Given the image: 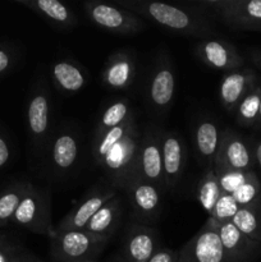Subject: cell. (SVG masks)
<instances>
[{"label": "cell", "mask_w": 261, "mask_h": 262, "mask_svg": "<svg viewBox=\"0 0 261 262\" xmlns=\"http://www.w3.org/2000/svg\"><path fill=\"white\" fill-rule=\"evenodd\" d=\"M117 4L177 35L197 37L200 40L215 35L210 18L199 8H192V5L145 0H118Z\"/></svg>", "instance_id": "1"}, {"label": "cell", "mask_w": 261, "mask_h": 262, "mask_svg": "<svg viewBox=\"0 0 261 262\" xmlns=\"http://www.w3.org/2000/svg\"><path fill=\"white\" fill-rule=\"evenodd\" d=\"M27 129L36 158L45 156L54 135L53 101L45 78H38L31 90L27 102Z\"/></svg>", "instance_id": "2"}, {"label": "cell", "mask_w": 261, "mask_h": 262, "mask_svg": "<svg viewBox=\"0 0 261 262\" xmlns=\"http://www.w3.org/2000/svg\"><path fill=\"white\" fill-rule=\"evenodd\" d=\"M141 135L142 132L135 118L124 136L113 146L100 164V168L105 171V179L119 191H123L125 184L135 177Z\"/></svg>", "instance_id": "3"}, {"label": "cell", "mask_w": 261, "mask_h": 262, "mask_svg": "<svg viewBox=\"0 0 261 262\" xmlns=\"http://www.w3.org/2000/svg\"><path fill=\"white\" fill-rule=\"evenodd\" d=\"M50 239V257L53 262L99 260L110 237L96 235L86 230H55Z\"/></svg>", "instance_id": "4"}, {"label": "cell", "mask_w": 261, "mask_h": 262, "mask_svg": "<svg viewBox=\"0 0 261 262\" xmlns=\"http://www.w3.org/2000/svg\"><path fill=\"white\" fill-rule=\"evenodd\" d=\"M82 155L81 133L71 124L55 130L46 151L48 169L55 179L69 178L76 171Z\"/></svg>", "instance_id": "5"}, {"label": "cell", "mask_w": 261, "mask_h": 262, "mask_svg": "<svg viewBox=\"0 0 261 262\" xmlns=\"http://www.w3.org/2000/svg\"><path fill=\"white\" fill-rule=\"evenodd\" d=\"M12 222L36 234L50 237L55 229L51 216L50 188L31 187L18 206Z\"/></svg>", "instance_id": "6"}, {"label": "cell", "mask_w": 261, "mask_h": 262, "mask_svg": "<svg viewBox=\"0 0 261 262\" xmlns=\"http://www.w3.org/2000/svg\"><path fill=\"white\" fill-rule=\"evenodd\" d=\"M176 94V72L166 53H159L151 69L146 89V101L150 112L161 118L168 114Z\"/></svg>", "instance_id": "7"}, {"label": "cell", "mask_w": 261, "mask_h": 262, "mask_svg": "<svg viewBox=\"0 0 261 262\" xmlns=\"http://www.w3.org/2000/svg\"><path fill=\"white\" fill-rule=\"evenodd\" d=\"M84 12L90 22L115 35H135L146 27L142 18L135 13L104 2H86Z\"/></svg>", "instance_id": "8"}, {"label": "cell", "mask_w": 261, "mask_h": 262, "mask_svg": "<svg viewBox=\"0 0 261 262\" xmlns=\"http://www.w3.org/2000/svg\"><path fill=\"white\" fill-rule=\"evenodd\" d=\"M161 135H163V129L153 124L146 125L145 129L142 130L135 177L150 182L159 187L161 191H164L165 184H164L163 173Z\"/></svg>", "instance_id": "9"}, {"label": "cell", "mask_w": 261, "mask_h": 262, "mask_svg": "<svg viewBox=\"0 0 261 262\" xmlns=\"http://www.w3.org/2000/svg\"><path fill=\"white\" fill-rule=\"evenodd\" d=\"M119 194V189L106 179L95 184L82 196L78 204L55 225V230H83L91 217L106 204L109 200Z\"/></svg>", "instance_id": "10"}, {"label": "cell", "mask_w": 261, "mask_h": 262, "mask_svg": "<svg viewBox=\"0 0 261 262\" xmlns=\"http://www.w3.org/2000/svg\"><path fill=\"white\" fill-rule=\"evenodd\" d=\"M215 170L227 169L237 171H255L252 142L230 128L222 133L219 150L214 161Z\"/></svg>", "instance_id": "11"}, {"label": "cell", "mask_w": 261, "mask_h": 262, "mask_svg": "<svg viewBox=\"0 0 261 262\" xmlns=\"http://www.w3.org/2000/svg\"><path fill=\"white\" fill-rule=\"evenodd\" d=\"M178 262H228L211 219L207 217L201 229L178 251Z\"/></svg>", "instance_id": "12"}, {"label": "cell", "mask_w": 261, "mask_h": 262, "mask_svg": "<svg viewBox=\"0 0 261 262\" xmlns=\"http://www.w3.org/2000/svg\"><path fill=\"white\" fill-rule=\"evenodd\" d=\"M194 54L205 66L225 73L245 66V59L233 43L214 36L200 40L194 46Z\"/></svg>", "instance_id": "13"}, {"label": "cell", "mask_w": 261, "mask_h": 262, "mask_svg": "<svg viewBox=\"0 0 261 262\" xmlns=\"http://www.w3.org/2000/svg\"><path fill=\"white\" fill-rule=\"evenodd\" d=\"M158 230L145 224H132L125 232L119 262H147L160 250Z\"/></svg>", "instance_id": "14"}, {"label": "cell", "mask_w": 261, "mask_h": 262, "mask_svg": "<svg viewBox=\"0 0 261 262\" xmlns=\"http://www.w3.org/2000/svg\"><path fill=\"white\" fill-rule=\"evenodd\" d=\"M125 194L136 219L145 223L155 222L161 209V189L155 184L135 177L125 184Z\"/></svg>", "instance_id": "15"}, {"label": "cell", "mask_w": 261, "mask_h": 262, "mask_svg": "<svg viewBox=\"0 0 261 262\" xmlns=\"http://www.w3.org/2000/svg\"><path fill=\"white\" fill-rule=\"evenodd\" d=\"M211 222L216 228L228 262H252L258 257L261 252L260 242L240 232L232 222L217 223L212 219Z\"/></svg>", "instance_id": "16"}, {"label": "cell", "mask_w": 261, "mask_h": 262, "mask_svg": "<svg viewBox=\"0 0 261 262\" xmlns=\"http://www.w3.org/2000/svg\"><path fill=\"white\" fill-rule=\"evenodd\" d=\"M222 133L217 123L207 115H201L192 128V143H193L194 156L200 165L205 169L214 166L219 150Z\"/></svg>", "instance_id": "17"}, {"label": "cell", "mask_w": 261, "mask_h": 262, "mask_svg": "<svg viewBox=\"0 0 261 262\" xmlns=\"http://www.w3.org/2000/svg\"><path fill=\"white\" fill-rule=\"evenodd\" d=\"M163 173L166 191H173L178 186L186 168L187 148L183 138L176 130H163Z\"/></svg>", "instance_id": "18"}, {"label": "cell", "mask_w": 261, "mask_h": 262, "mask_svg": "<svg viewBox=\"0 0 261 262\" xmlns=\"http://www.w3.org/2000/svg\"><path fill=\"white\" fill-rule=\"evenodd\" d=\"M216 17L234 30L261 32V0H223Z\"/></svg>", "instance_id": "19"}, {"label": "cell", "mask_w": 261, "mask_h": 262, "mask_svg": "<svg viewBox=\"0 0 261 262\" xmlns=\"http://www.w3.org/2000/svg\"><path fill=\"white\" fill-rule=\"evenodd\" d=\"M258 82L253 69L240 68L227 72L219 86V99L227 112L234 113L238 104Z\"/></svg>", "instance_id": "20"}, {"label": "cell", "mask_w": 261, "mask_h": 262, "mask_svg": "<svg viewBox=\"0 0 261 262\" xmlns=\"http://www.w3.org/2000/svg\"><path fill=\"white\" fill-rule=\"evenodd\" d=\"M136 60L129 50H119L107 58L102 69V83L113 91H123L133 83Z\"/></svg>", "instance_id": "21"}, {"label": "cell", "mask_w": 261, "mask_h": 262, "mask_svg": "<svg viewBox=\"0 0 261 262\" xmlns=\"http://www.w3.org/2000/svg\"><path fill=\"white\" fill-rule=\"evenodd\" d=\"M50 78L59 92L74 95L89 83V72L82 64L72 59L56 60L50 67Z\"/></svg>", "instance_id": "22"}, {"label": "cell", "mask_w": 261, "mask_h": 262, "mask_svg": "<svg viewBox=\"0 0 261 262\" xmlns=\"http://www.w3.org/2000/svg\"><path fill=\"white\" fill-rule=\"evenodd\" d=\"M59 30H71L78 25L73 10L59 0H15Z\"/></svg>", "instance_id": "23"}, {"label": "cell", "mask_w": 261, "mask_h": 262, "mask_svg": "<svg viewBox=\"0 0 261 262\" xmlns=\"http://www.w3.org/2000/svg\"><path fill=\"white\" fill-rule=\"evenodd\" d=\"M123 215V200L120 194L106 202L87 223L83 230L96 235L112 237Z\"/></svg>", "instance_id": "24"}, {"label": "cell", "mask_w": 261, "mask_h": 262, "mask_svg": "<svg viewBox=\"0 0 261 262\" xmlns=\"http://www.w3.org/2000/svg\"><path fill=\"white\" fill-rule=\"evenodd\" d=\"M132 114H135L132 110V104L128 99H117L114 101L110 102L102 113L100 114L99 119H97L96 127H95V135L100 136L106 130L112 129V128L118 127V125L123 124L125 120Z\"/></svg>", "instance_id": "25"}, {"label": "cell", "mask_w": 261, "mask_h": 262, "mask_svg": "<svg viewBox=\"0 0 261 262\" xmlns=\"http://www.w3.org/2000/svg\"><path fill=\"white\" fill-rule=\"evenodd\" d=\"M196 193L200 205L207 212V215H209L207 217H210L212 215L217 200L223 194L214 168L205 169L201 178L199 179V183H197Z\"/></svg>", "instance_id": "26"}, {"label": "cell", "mask_w": 261, "mask_h": 262, "mask_svg": "<svg viewBox=\"0 0 261 262\" xmlns=\"http://www.w3.org/2000/svg\"><path fill=\"white\" fill-rule=\"evenodd\" d=\"M230 222L243 234L261 243V202L240 207Z\"/></svg>", "instance_id": "27"}, {"label": "cell", "mask_w": 261, "mask_h": 262, "mask_svg": "<svg viewBox=\"0 0 261 262\" xmlns=\"http://www.w3.org/2000/svg\"><path fill=\"white\" fill-rule=\"evenodd\" d=\"M31 187L32 184L28 182H18L0 193V227H5L12 222L18 206Z\"/></svg>", "instance_id": "28"}, {"label": "cell", "mask_w": 261, "mask_h": 262, "mask_svg": "<svg viewBox=\"0 0 261 262\" xmlns=\"http://www.w3.org/2000/svg\"><path fill=\"white\" fill-rule=\"evenodd\" d=\"M261 104V82H257L235 109V120L245 128H255Z\"/></svg>", "instance_id": "29"}, {"label": "cell", "mask_w": 261, "mask_h": 262, "mask_svg": "<svg viewBox=\"0 0 261 262\" xmlns=\"http://www.w3.org/2000/svg\"><path fill=\"white\" fill-rule=\"evenodd\" d=\"M232 196L235 202L240 205V207L250 206V205L261 202V182L256 171H253L251 178L242 187H240Z\"/></svg>", "instance_id": "30"}, {"label": "cell", "mask_w": 261, "mask_h": 262, "mask_svg": "<svg viewBox=\"0 0 261 262\" xmlns=\"http://www.w3.org/2000/svg\"><path fill=\"white\" fill-rule=\"evenodd\" d=\"M215 170V169H214ZM215 174L219 181L220 188L223 193L233 194L240 187H242L251 176L253 174L252 171H237V170H227V169H219L215 170Z\"/></svg>", "instance_id": "31"}, {"label": "cell", "mask_w": 261, "mask_h": 262, "mask_svg": "<svg viewBox=\"0 0 261 262\" xmlns=\"http://www.w3.org/2000/svg\"><path fill=\"white\" fill-rule=\"evenodd\" d=\"M238 209H240V205L235 202L232 194L223 193L220 199L217 200L214 211H212V215L210 217L217 223L230 222L235 215V212L238 211Z\"/></svg>", "instance_id": "32"}, {"label": "cell", "mask_w": 261, "mask_h": 262, "mask_svg": "<svg viewBox=\"0 0 261 262\" xmlns=\"http://www.w3.org/2000/svg\"><path fill=\"white\" fill-rule=\"evenodd\" d=\"M147 262H178V252L170 248H160Z\"/></svg>", "instance_id": "33"}, {"label": "cell", "mask_w": 261, "mask_h": 262, "mask_svg": "<svg viewBox=\"0 0 261 262\" xmlns=\"http://www.w3.org/2000/svg\"><path fill=\"white\" fill-rule=\"evenodd\" d=\"M18 250L19 248L12 247L5 241H0V262H14Z\"/></svg>", "instance_id": "34"}, {"label": "cell", "mask_w": 261, "mask_h": 262, "mask_svg": "<svg viewBox=\"0 0 261 262\" xmlns=\"http://www.w3.org/2000/svg\"><path fill=\"white\" fill-rule=\"evenodd\" d=\"M14 63V56L12 51L0 46V74L7 73Z\"/></svg>", "instance_id": "35"}, {"label": "cell", "mask_w": 261, "mask_h": 262, "mask_svg": "<svg viewBox=\"0 0 261 262\" xmlns=\"http://www.w3.org/2000/svg\"><path fill=\"white\" fill-rule=\"evenodd\" d=\"M10 156H12V151H10L9 142L4 136L0 135V169L7 166L10 160Z\"/></svg>", "instance_id": "36"}, {"label": "cell", "mask_w": 261, "mask_h": 262, "mask_svg": "<svg viewBox=\"0 0 261 262\" xmlns=\"http://www.w3.org/2000/svg\"><path fill=\"white\" fill-rule=\"evenodd\" d=\"M253 148V158H255V169H257L256 174H257L258 179L261 182V138L260 140L252 142Z\"/></svg>", "instance_id": "37"}, {"label": "cell", "mask_w": 261, "mask_h": 262, "mask_svg": "<svg viewBox=\"0 0 261 262\" xmlns=\"http://www.w3.org/2000/svg\"><path fill=\"white\" fill-rule=\"evenodd\" d=\"M14 262H44V261L38 260L35 255H32V253L27 252V251L25 250H20L19 248L17 255H15Z\"/></svg>", "instance_id": "38"}, {"label": "cell", "mask_w": 261, "mask_h": 262, "mask_svg": "<svg viewBox=\"0 0 261 262\" xmlns=\"http://www.w3.org/2000/svg\"><path fill=\"white\" fill-rule=\"evenodd\" d=\"M250 55H251V60H252V63L257 67L258 71H261V51H257V50L251 51Z\"/></svg>", "instance_id": "39"}, {"label": "cell", "mask_w": 261, "mask_h": 262, "mask_svg": "<svg viewBox=\"0 0 261 262\" xmlns=\"http://www.w3.org/2000/svg\"><path fill=\"white\" fill-rule=\"evenodd\" d=\"M255 130H261V104H260V112H258V119H257V123H256L255 128H253Z\"/></svg>", "instance_id": "40"}, {"label": "cell", "mask_w": 261, "mask_h": 262, "mask_svg": "<svg viewBox=\"0 0 261 262\" xmlns=\"http://www.w3.org/2000/svg\"><path fill=\"white\" fill-rule=\"evenodd\" d=\"M69 262H99V260H84V261H69Z\"/></svg>", "instance_id": "41"}, {"label": "cell", "mask_w": 261, "mask_h": 262, "mask_svg": "<svg viewBox=\"0 0 261 262\" xmlns=\"http://www.w3.org/2000/svg\"><path fill=\"white\" fill-rule=\"evenodd\" d=\"M112 262H119V261H118V258H114V260H113Z\"/></svg>", "instance_id": "42"}]
</instances>
